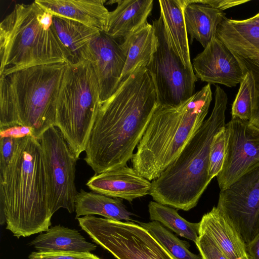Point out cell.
Instances as JSON below:
<instances>
[{"label": "cell", "instance_id": "cell-28", "mask_svg": "<svg viewBox=\"0 0 259 259\" xmlns=\"http://www.w3.org/2000/svg\"><path fill=\"white\" fill-rule=\"evenodd\" d=\"M244 77L239 83L240 87L231 108L232 119L249 121L251 108L255 93L254 80L249 71H244Z\"/></svg>", "mask_w": 259, "mask_h": 259}, {"label": "cell", "instance_id": "cell-5", "mask_svg": "<svg viewBox=\"0 0 259 259\" xmlns=\"http://www.w3.org/2000/svg\"><path fill=\"white\" fill-rule=\"evenodd\" d=\"M0 75L32 66L68 63L53 15L35 1L17 4L0 24Z\"/></svg>", "mask_w": 259, "mask_h": 259}, {"label": "cell", "instance_id": "cell-19", "mask_svg": "<svg viewBox=\"0 0 259 259\" xmlns=\"http://www.w3.org/2000/svg\"><path fill=\"white\" fill-rule=\"evenodd\" d=\"M199 228L209 235L229 259H249L240 234L217 207L204 214Z\"/></svg>", "mask_w": 259, "mask_h": 259}, {"label": "cell", "instance_id": "cell-33", "mask_svg": "<svg viewBox=\"0 0 259 259\" xmlns=\"http://www.w3.org/2000/svg\"><path fill=\"white\" fill-rule=\"evenodd\" d=\"M28 259H100V258L91 252L33 251L30 254Z\"/></svg>", "mask_w": 259, "mask_h": 259}, {"label": "cell", "instance_id": "cell-16", "mask_svg": "<svg viewBox=\"0 0 259 259\" xmlns=\"http://www.w3.org/2000/svg\"><path fill=\"white\" fill-rule=\"evenodd\" d=\"M216 36L235 55L259 59V12L243 20L225 17Z\"/></svg>", "mask_w": 259, "mask_h": 259}, {"label": "cell", "instance_id": "cell-18", "mask_svg": "<svg viewBox=\"0 0 259 259\" xmlns=\"http://www.w3.org/2000/svg\"><path fill=\"white\" fill-rule=\"evenodd\" d=\"M109 3H116L117 6L109 12L104 32L114 39H125L144 26L153 6V0H118Z\"/></svg>", "mask_w": 259, "mask_h": 259}, {"label": "cell", "instance_id": "cell-3", "mask_svg": "<svg viewBox=\"0 0 259 259\" xmlns=\"http://www.w3.org/2000/svg\"><path fill=\"white\" fill-rule=\"evenodd\" d=\"M212 99L207 83L181 105H158L132 158L133 167L149 181L159 177L202 124Z\"/></svg>", "mask_w": 259, "mask_h": 259}, {"label": "cell", "instance_id": "cell-20", "mask_svg": "<svg viewBox=\"0 0 259 259\" xmlns=\"http://www.w3.org/2000/svg\"><path fill=\"white\" fill-rule=\"evenodd\" d=\"M184 15L187 33L205 48L216 36L217 29L226 17L223 11L196 1L187 0Z\"/></svg>", "mask_w": 259, "mask_h": 259}, {"label": "cell", "instance_id": "cell-10", "mask_svg": "<svg viewBox=\"0 0 259 259\" xmlns=\"http://www.w3.org/2000/svg\"><path fill=\"white\" fill-rule=\"evenodd\" d=\"M38 140L45 164L50 212L53 215L62 208L72 213L78 193L75 184L78 159L56 126L48 128Z\"/></svg>", "mask_w": 259, "mask_h": 259}, {"label": "cell", "instance_id": "cell-13", "mask_svg": "<svg viewBox=\"0 0 259 259\" xmlns=\"http://www.w3.org/2000/svg\"><path fill=\"white\" fill-rule=\"evenodd\" d=\"M126 58L121 44L104 32H101L90 42L88 61L96 75L101 102L118 89Z\"/></svg>", "mask_w": 259, "mask_h": 259}, {"label": "cell", "instance_id": "cell-29", "mask_svg": "<svg viewBox=\"0 0 259 259\" xmlns=\"http://www.w3.org/2000/svg\"><path fill=\"white\" fill-rule=\"evenodd\" d=\"M227 136L225 126L220 129L213 138L210 146L208 176L211 180L221 171L227 152Z\"/></svg>", "mask_w": 259, "mask_h": 259}, {"label": "cell", "instance_id": "cell-31", "mask_svg": "<svg viewBox=\"0 0 259 259\" xmlns=\"http://www.w3.org/2000/svg\"><path fill=\"white\" fill-rule=\"evenodd\" d=\"M195 244L202 259H229L212 238L200 228Z\"/></svg>", "mask_w": 259, "mask_h": 259}, {"label": "cell", "instance_id": "cell-7", "mask_svg": "<svg viewBox=\"0 0 259 259\" xmlns=\"http://www.w3.org/2000/svg\"><path fill=\"white\" fill-rule=\"evenodd\" d=\"M101 102L91 63H68L58 97L56 126L78 159L85 151Z\"/></svg>", "mask_w": 259, "mask_h": 259}, {"label": "cell", "instance_id": "cell-14", "mask_svg": "<svg viewBox=\"0 0 259 259\" xmlns=\"http://www.w3.org/2000/svg\"><path fill=\"white\" fill-rule=\"evenodd\" d=\"M197 78L209 84L235 87L245 73L235 55L215 36L192 60Z\"/></svg>", "mask_w": 259, "mask_h": 259}, {"label": "cell", "instance_id": "cell-8", "mask_svg": "<svg viewBox=\"0 0 259 259\" xmlns=\"http://www.w3.org/2000/svg\"><path fill=\"white\" fill-rule=\"evenodd\" d=\"M77 220L92 240L117 259H176L139 225L93 215Z\"/></svg>", "mask_w": 259, "mask_h": 259}, {"label": "cell", "instance_id": "cell-6", "mask_svg": "<svg viewBox=\"0 0 259 259\" xmlns=\"http://www.w3.org/2000/svg\"><path fill=\"white\" fill-rule=\"evenodd\" d=\"M67 63L40 65L0 75L12 125L29 126L39 139L56 126L57 103Z\"/></svg>", "mask_w": 259, "mask_h": 259}, {"label": "cell", "instance_id": "cell-12", "mask_svg": "<svg viewBox=\"0 0 259 259\" xmlns=\"http://www.w3.org/2000/svg\"><path fill=\"white\" fill-rule=\"evenodd\" d=\"M227 147L224 165L217 176L220 191L259 166V128L248 121L231 119L226 123Z\"/></svg>", "mask_w": 259, "mask_h": 259}, {"label": "cell", "instance_id": "cell-26", "mask_svg": "<svg viewBox=\"0 0 259 259\" xmlns=\"http://www.w3.org/2000/svg\"><path fill=\"white\" fill-rule=\"evenodd\" d=\"M148 211L151 220L157 221L177 235L194 243L199 235L200 223H191L181 217L177 210L156 201H150Z\"/></svg>", "mask_w": 259, "mask_h": 259}, {"label": "cell", "instance_id": "cell-34", "mask_svg": "<svg viewBox=\"0 0 259 259\" xmlns=\"http://www.w3.org/2000/svg\"><path fill=\"white\" fill-rule=\"evenodd\" d=\"M27 137H34L33 130L28 126L15 125L9 127L0 129L1 138L7 137L20 139Z\"/></svg>", "mask_w": 259, "mask_h": 259}, {"label": "cell", "instance_id": "cell-15", "mask_svg": "<svg viewBox=\"0 0 259 259\" xmlns=\"http://www.w3.org/2000/svg\"><path fill=\"white\" fill-rule=\"evenodd\" d=\"M86 185L94 192L131 202L149 194L151 183L133 167L125 165L95 174Z\"/></svg>", "mask_w": 259, "mask_h": 259}, {"label": "cell", "instance_id": "cell-36", "mask_svg": "<svg viewBox=\"0 0 259 259\" xmlns=\"http://www.w3.org/2000/svg\"><path fill=\"white\" fill-rule=\"evenodd\" d=\"M249 259H259V231L249 242L246 244Z\"/></svg>", "mask_w": 259, "mask_h": 259}, {"label": "cell", "instance_id": "cell-4", "mask_svg": "<svg viewBox=\"0 0 259 259\" xmlns=\"http://www.w3.org/2000/svg\"><path fill=\"white\" fill-rule=\"evenodd\" d=\"M228 97L215 85L214 104L210 116L186 144L177 159L152 181L149 195L155 201L177 209L194 208L211 181L209 158L213 138L225 126Z\"/></svg>", "mask_w": 259, "mask_h": 259}, {"label": "cell", "instance_id": "cell-21", "mask_svg": "<svg viewBox=\"0 0 259 259\" xmlns=\"http://www.w3.org/2000/svg\"><path fill=\"white\" fill-rule=\"evenodd\" d=\"M53 23L68 55V63L88 61L90 44L101 32L78 22L54 16Z\"/></svg>", "mask_w": 259, "mask_h": 259}, {"label": "cell", "instance_id": "cell-2", "mask_svg": "<svg viewBox=\"0 0 259 259\" xmlns=\"http://www.w3.org/2000/svg\"><path fill=\"white\" fill-rule=\"evenodd\" d=\"M1 224L14 236L46 232L53 216L48 198L46 171L38 139H18L17 149L5 173L0 176Z\"/></svg>", "mask_w": 259, "mask_h": 259}, {"label": "cell", "instance_id": "cell-11", "mask_svg": "<svg viewBox=\"0 0 259 259\" xmlns=\"http://www.w3.org/2000/svg\"><path fill=\"white\" fill-rule=\"evenodd\" d=\"M217 207L246 244L252 240L259 231V166L220 191Z\"/></svg>", "mask_w": 259, "mask_h": 259}, {"label": "cell", "instance_id": "cell-27", "mask_svg": "<svg viewBox=\"0 0 259 259\" xmlns=\"http://www.w3.org/2000/svg\"><path fill=\"white\" fill-rule=\"evenodd\" d=\"M140 225L147 230L176 259H202L189 250L190 244L179 239L160 223L152 221L140 222Z\"/></svg>", "mask_w": 259, "mask_h": 259}, {"label": "cell", "instance_id": "cell-22", "mask_svg": "<svg viewBox=\"0 0 259 259\" xmlns=\"http://www.w3.org/2000/svg\"><path fill=\"white\" fill-rule=\"evenodd\" d=\"M158 2L160 15L174 50L185 67L193 70L184 15L187 0H159Z\"/></svg>", "mask_w": 259, "mask_h": 259}, {"label": "cell", "instance_id": "cell-25", "mask_svg": "<svg viewBox=\"0 0 259 259\" xmlns=\"http://www.w3.org/2000/svg\"><path fill=\"white\" fill-rule=\"evenodd\" d=\"M76 219L81 215L97 214L115 221H132L121 199L111 197L96 192L80 189L75 200Z\"/></svg>", "mask_w": 259, "mask_h": 259}, {"label": "cell", "instance_id": "cell-9", "mask_svg": "<svg viewBox=\"0 0 259 259\" xmlns=\"http://www.w3.org/2000/svg\"><path fill=\"white\" fill-rule=\"evenodd\" d=\"M157 38V49L146 66L154 84L159 105L177 106L195 93L198 78L185 67L172 46L160 15L152 22Z\"/></svg>", "mask_w": 259, "mask_h": 259}, {"label": "cell", "instance_id": "cell-32", "mask_svg": "<svg viewBox=\"0 0 259 259\" xmlns=\"http://www.w3.org/2000/svg\"><path fill=\"white\" fill-rule=\"evenodd\" d=\"M17 144L18 139L7 137L0 139V176L4 175L10 166Z\"/></svg>", "mask_w": 259, "mask_h": 259}, {"label": "cell", "instance_id": "cell-23", "mask_svg": "<svg viewBox=\"0 0 259 259\" xmlns=\"http://www.w3.org/2000/svg\"><path fill=\"white\" fill-rule=\"evenodd\" d=\"M121 46L126 58L120 83L137 68L146 67L150 62L157 46V38L152 24L147 22L124 39Z\"/></svg>", "mask_w": 259, "mask_h": 259}, {"label": "cell", "instance_id": "cell-1", "mask_svg": "<svg viewBox=\"0 0 259 259\" xmlns=\"http://www.w3.org/2000/svg\"><path fill=\"white\" fill-rule=\"evenodd\" d=\"M158 105L152 78L144 66L101 102L84 151V160L95 174L126 165Z\"/></svg>", "mask_w": 259, "mask_h": 259}, {"label": "cell", "instance_id": "cell-17", "mask_svg": "<svg viewBox=\"0 0 259 259\" xmlns=\"http://www.w3.org/2000/svg\"><path fill=\"white\" fill-rule=\"evenodd\" d=\"M54 16L82 23L104 32L109 12L105 0H36Z\"/></svg>", "mask_w": 259, "mask_h": 259}, {"label": "cell", "instance_id": "cell-30", "mask_svg": "<svg viewBox=\"0 0 259 259\" xmlns=\"http://www.w3.org/2000/svg\"><path fill=\"white\" fill-rule=\"evenodd\" d=\"M235 56L243 71H249L254 78L255 93L252 104L251 114L249 122L259 128V59L244 58L237 55Z\"/></svg>", "mask_w": 259, "mask_h": 259}, {"label": "cell", "instance_id": "cell-35", "mask_svg": "<svg viewBox=\"0 0 259 259\" xmlns=\"http://www.w3.org/2000/svg\"><path fill=\"white\" fill-rule=\"evenodd\" d=\"M197 2L207 5L211 7L223 11L249 2V0H204L196 1Z\"/></svg>", "mask_w": 259, "mask_h": 259}, {"label": "cell", "instance_id": "cell-24", "mask_svg": "<svg viewBox=\"0 0 259 259\" xmlns=\"http://www.w3.org/2000/svg\"><path fill=\"white\" fill-rule=\"evenodd\" d=\"M30 244L40 252L88 253L97 247L95 244L88 242L77 230L61 225L52 227L38 235Z\"/></svg>", "mask_w": 259, "mask_h": 259}]
</instances>
